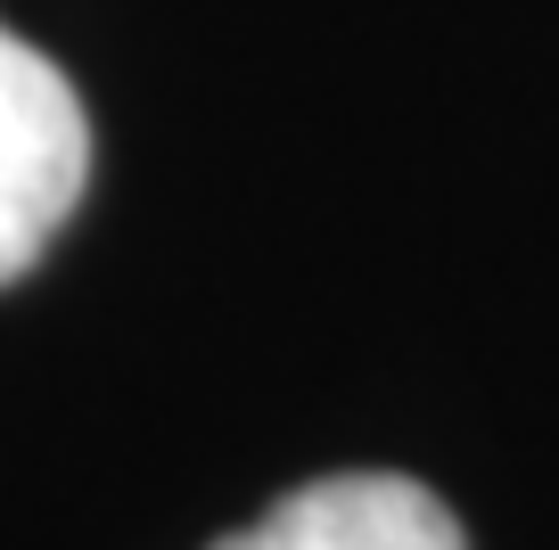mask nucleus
I'll return each instance as SVG.
<instances>
[{
	"label": "nucleus",
	"mask_w": 559,
	"mask_h": 550,
	"mask_svg": "<svg viewBox=\"0 0 559 550\" xmlns=\"http://www.w3.org/2000/svg\"><path fill=\"white\" fill-rule=\"evenodd\" d=\"M91 181V116L74 83L0 25V288H17Z\"/></svg>",
	"instance_id": "f257e3e1"
},
{
	"label": "nucleus",
	"mask_w": 559,
	"mask_h": 550,
	"mask_svg": "<svg viewBox=\"0 0 559 550\" xmlns=\"http://www.w3.org/2000/svg\"><path fill=\"white\" fill-rule=\"evenodd\" d=\"M214 550H469L461 517L419 477L395 468H346L280 493L255 526L223 534Z\"/></svg>",
	"instance_id": "f03ea898"
}]
</instances>
